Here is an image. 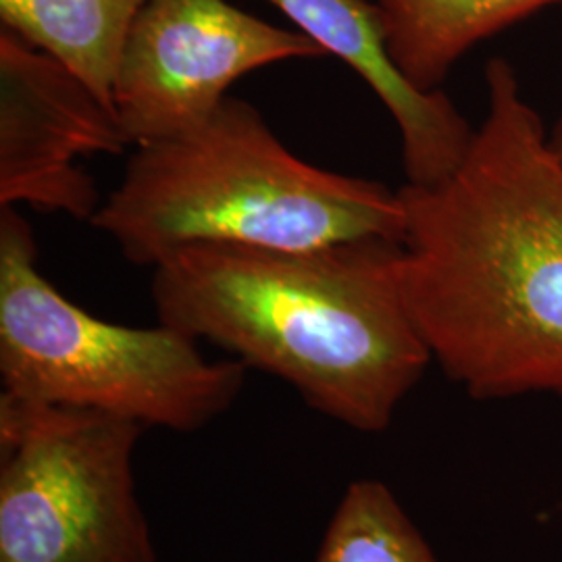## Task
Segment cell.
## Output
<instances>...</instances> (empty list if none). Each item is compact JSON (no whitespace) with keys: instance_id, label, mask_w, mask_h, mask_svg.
I'll use <instances>...</instances> for the list:
<instances>
[{"instance_id":"obj_7","label":"cell","mask_w":562,"mask_h":562,"mask_svg":"<svg viewBox=\"0 0 562 562\" xmlns=\"http://www.w3.org/2000/svg\"><path fill=\"white\" fill-rule=\"evenodd\" d=\"M130 142L115 111L59 60L0 32V206L27 204L88 220L101 209L88 155Z\"/></svg>"},{"instance_id":"obj_9","label":"cell","mask_w":562,"mask_h":562,"mask_svg":"<svg viewBox=\"0 0 562 562\" xmlns=\"http://www.w3.org/2000/svg\"><path fill=\"white\" fill-rule=\"evenodd\" d=\"M375 2L390 57L415 88L434 92L473 46L561 0Z\"/></svg>"},{"instance_id":"obj_2","label":"cell","mask_w":562,"mask_h":562,"mask_svg":"<svg viewBox=\"0 0 562 562\" xmlns=\"http://www.w3.org/2000/svg\"><path fill=\"white\" fill-rule=\"evenodd\" d=\"M402 241L273 250L194 244L153 273L159 322L213 341L362 434L385 431L431 352L401 285Z\"/></svg>"},{"instance_id":"obj_6","label":"cell","mask_w":562,"mask_h":562,"mask_svg":"<svg viewBox=\"0 0 562 562\" xmlns=\"http://www.w3.org/2000/svg\"><path fill=\"white\" fill-rule=\"evenodd\" d=\"M327 57L301 30L259 20L227 0H146L113 83V111L134 146L169 140L209 120L248 74Z\"/></svg>"},{"instance_id":"obj_12","label":"cell","mask_w":562,"mask_h":562,"mask_svg":"<svg viewBox=\"0 0 562 562\" xmlns=\"http://www.w3.org/2000/svg\"><path fill=\"white\" fill-rule=\"evenodd\" d=\"M550 142H552V146L557 148V153L562 157V113L559 121L554 123V127L550 130Z\"/></svg>"},{"instance_id":"obj_11","label":"cell","mask_w":562,"mask_h":562,"mask_svg":"<svg viewBox=\"0 0 562 562\" xmlns=\"http://www.w3.org/2000/svg\"><path fill=\"white\" fill-rule=\"evenodd\" d=\"M315 562H440L394 492L380 480L346 487Z\"/></svg>"},{"instance_id":"obj_10","label":"cell","mask_w":562,"mask_h":562,"mask_svg":"<svg viewBox=\"0 0 562 562\" xmlns=\"http://www.w3.org/2000/svg\"><path fill=\"white\" fill-rule=\"evenodd\" d=\"M146 0H0L2 27L59 60L113 109V83Z\"/></svg>"},{"instance_id":"obj_4","label":"cell","mask_w":562,"mask_h":562,"mask_svg":"<svg viewBox=\"0 0 562 562\" xmlns=\"http://www.w3.org/2000/svg\"><path fill=\"white\" fill-rule=\"evenodd\" d=\"M18 206H0L2 392L194 434L240 398L248 367L209 361L199 340L159 322H102L65 299L36 267Z\"/></svg>"},{"instance_id":"obj_3","label":"cell","mask_w":562,"mask_h":562,"mask_svg":"<svg viewBox=\"0 0 562 562\" xmlns=\"http://www.w3.org/2000/svg\"><path fill=\"white\" fill-rule=\"evenodd\" d=\"M92 225L136 265L194 244L273 250L402 241L398 190L290 153L250 104L229 97L199 127L136 146Z\"/></svg>"},{"instance_id":"obj_8","label":"cell","mask_w":562,"mask_h":562,"mask_svg":"<svg viewBox=\"0 0 562 562\" xmlns=\"http://www.w3.org/2000/svg\"><path fill=\"white\" fill-rule=\"evenodd\" d=\"M302 34L355 69L383 102L402 140L408 183H436L462 161L473 127L442 90L423 92L390 57L375 0H269Z\"/></svg>"},{"instance_id":"obj_1","label":"cell","mask_w":562,"mask_h":562,"mask_svg":"<svg viewBox=\"0 0 562 562\" xmlns=\"http://www.w3.org/2000/svg\"><path fill=\"white\" fill-rule=\"evenodd\" d=\"M401 285L431 359L475 401L562 398V157L508 60L457 169L398 190Z\"/></svg>"},{"instance_id":"obj_5","label":"cell","mask_w":562,"mask_h":562,"mask_svg":"<svg viewBox=\"0 0 562 562\" xmlns=\"http://www.w3.org/2000/svg\"><path fill=\"white\" fill-rule=\"evenodd\" d=\"M144 425L0 394V562H159L134 452Z\"/></svg>"}]
</instances>
